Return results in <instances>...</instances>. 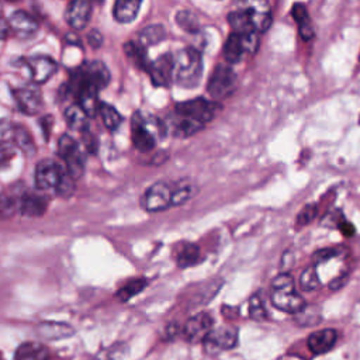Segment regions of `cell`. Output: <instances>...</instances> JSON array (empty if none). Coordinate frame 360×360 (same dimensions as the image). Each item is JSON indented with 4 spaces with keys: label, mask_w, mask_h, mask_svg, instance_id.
<instances>
[{
    "label": "cell",
    "mask_w": 360,
    "mask_h": 360,
    "mask_svg": "<svg viewBox=\"0 0 360 360\" xmlns=\"http://www.w3.org/2000/svg\"><path fill=\"white\" fill-rule=\"evenodd\" d=\"M228 22L235 34L243 37L256 32L252 21V15L249 8L246 10H235L228 14Z\"/></svg>",
    "instance_id": "44dd1931"
},
{
    "label": "cell",
    "mask_w": 360,
    "mask_h": 360,
    "mask_svg": "<svg viewBox=\"0 0 360 360\" xmlns=\"http://www.w3.org/2000/svg\"><path fill=\"white\" fill-rule=\"evenodd\" d=\"M34 84H42L48 82L56 72H58V63L51 56L46 55H37L30 56L24 59Z\"/></svg>",
    "instance_id": "7c38bea8"
},
{
    "label": "cell",
    "mask_w": 360,
    "mask_h": 360,
    "mask_svg": "<svg viewBox=\"0 0 360 360\" xmlns=\"http://www.w3.org/2000/svg\"><path fill=\"white\" fill-rule=\"evenodd\" d=\"M80 134H82V142H83L86 150H87L89 153H96V152H97V148H98L97 136L90 131V128L86 129V131H83V132H80Z\"/></svg>",
    "instance_id": "7bdbcfd3"
},
{
    "label": "cell",
    "mask_w": 360,
    "mask_h": 360,
    "mask_svg": "<svg viewBox=\"0 0 360 360\" xmlns=\"http://www.w3.org/2000/svg\"><path fill=\"white\" fill-rule=\"evenodd\" d=\"M148 281L145 278H135L128 281L127 284H124L118 291H117V297L120 301H128L132 297H135L136 294H139L145 287H146Z\"/></svg>",
    "instance_id": "836d02e7"
},
{
    "label": "cell",
    "mask_w": 360,
    "mask_h": 360,
    "mask_svg": "<svg viewBox=\"0 0 360 360\" xmlns=\"http://www.w3.org/2000/svg\"><path fill=\"white\" fill-rule=\"evenodd\" d=\"M10 34H11V28H10L8 20H6V18L0 14V39L8 38Z\"/></svg>",
    "instance_id": "7dc6e473"
},
{
    "label": "cell",
    "mask_w": 360,
    "mask_h": 360,
    "mask_svg": "<svg viewBox=\"0 0 360 360\" xmlns=\"http://www.w3.org/2000/svg\"><path fill=\"white\" fill-rule=\"evenodd\" d=\"M87 41H89V45H91V48L97 49L103 45V35L98 30H91L87 34Z\"/></svg>",
    "instance_id": "ee69618b"
},
{
    "label": "cell",
    "mask_w": 360,
    "mask_h": 360,
    "mask_svg": "<svg viewBox=\"0 0 360 360\" xmlns=\"http://www.w3.org/2000/svg\"><path fill=\"white\" fill-rule=\"evenodd\" d=\"M48 208V198L39 193H27L20 198V211L27 217H41Z\"/></svg>",
    "instance_id": "d6986e66"
},
{
    "label": "cell",
    "mask_w": 360,
    "mask_h": 360,
    "mask_svg": "<svg viewBox=\"0 0 360 360\" xmlns=\"http://www.w3.org/2000/svg\"><path fill=\"white\" fill-rule=\"evenodd\" d=\"M249 315L255 321H264L267 318L264 301L259 294H253L249 300Z\"/></svg>",
    "instance_id": "74e56055"
},
{
    "label": "cell",
    "mask_w": 360,
    "mask_h": 360,
    "mask_svg": "<svg viewBox=\"0 0 360 360\" xmlns=\"http://www.w3.org/2000/svg\"><path fill=\"white\" fill-rule=\"evenodd\" d=\"M98 112L101 115L104 127L110 131H115L122 122V115L118 112V110L114 105H111L108 103L101 101Z\"/></svg>",
    "instance_id": "f546056e"
},
{
    "label": "cell",
    "mask_w": 360,
    "mask_h": 360,
    "mask_svg": "<svg viewBox=\"0 0 360 360\" xmlns=\"http://www.w3.org/2000/svg\"><path fill=\"white\" fill-rule=\"evenodd\" d=\"M200 259V248L194 243H186L177 253L176 262L179 267H191Z\"/></svg>",
    "instance_id": "4dcf8cb0"
},
{
    "label": "cell",
    "mask_w": 360,
    "mask_h": 360,
    "mask_svg": "<svg viewBox=\"0 0 360 360\" xmlns=\"http://www.w3.org/2000/svg\"><path fill=\"white\" fill-rule=\"evenodd\" d=\"M124 52L127 53V56L139 68L148 72L150 62L148 60V55H146V49L142 48L138 42H125L124 44Z\"/></svg>",
    "instance_id": "f1b7e54d"
},
{
    "label": "cell",
    "mask_w": 360,
    "mask_h": 360,
    "mask_svg": "<svg viewBox=\"0 0 360 360\" xmlns=\"http://www.w3.org/2000/svg\"><path fill=\"white\" fill-rule=\"evenodd\" d=\"M204 349L208 353L233 349L238 345V329L232 325H224L212 329L202 340Z\"/></svg>",
    "instance_id": "30bf717a"
},
{
    "label": "cell",
    "mask_w": 360,
    "mask_h": 360,
    "mask_svg": "<svg viewBox=\"0 0 360 360\" xmlns=\"http://www.w3.org/2000/svg\"><path fill=\"white\" fill-rule=\"evenodd\" d=\"M52 124H53V120H52L51 115H45V117L41 118V129H42V134H44L45 139H48L49 135H51Z\"/></svg>",
    "instance_id": "f6af8a7d"
},
{
    "label": "cell",
    "mask_w": 360,
    "mask_h": 360,
    "mask_svg": "<svg viewBox=\"0 0 360 360\" xmlns=\"http://www.w3.org/2000/svg\"><path fill=\"white\" fill-rule=\"evenodd\" d=\"M10 131L13 136V145L18 148L25 156H34L37 152V146L30 131L22 125H11Z\"/></svg>",
    "instance_id": "7402d4cb"
},
{
    "label": "cell",
    "mask_w": 360,
    "mask_h": 360,
    "mask_svg": "<svg viewBox=\"0 0 360 360\" xmlns=\"http://www.w3.org/2000/svg\"><path fill=\"white\" fill-rule=\"evenodd\" d=\"M14 360H51V352L42 343L24 342L15 349Z\"/></svg>",
    "instance_id": "ffe728a7"
},
{
    "label": "cell",
    "mask_w": 360,
    "mask_h": 360,
    "mask_svg": "<svg viewBox=\"0 0 360 360\" xmlns=\"http://www.w3.org/2000/svg\"><path fill=\"white\" fill-rule=\"evenodd\" d=\"M176 22L181 30H184L186 32H190V34H197L201 27L198 17L194 13H191L190 10H180L176 14Z\"/></svg>",
    "instance_id": "d6a6232c"
},
{
    "label": "cell",
    "mask_w": 360,
    "mask_h": 360,
    "mask_svg": "<svg viewBox=\"0 0 360 360\" xmlns=\"http://www.w3.org/2000/svg\"><path fill=\"white\" fill-rule=\"evenodd\" d=\"M347 277H349V274L347 273H342V274H339L338 277H335L330 283H329V288L330 290H340L345 284H346V281H347Z\"/></svg>",
    "instance_id": "bcb514c9"
},
{
    "label": "cell",
    "mask_w": 360,
    "mask_h": 360,
    "mask_svg": "<svg viewBox=\"0 0 360 360\" xmlns=\"http://www.w3.org/2000/svg\"><path fill=\"white\" fill-rule=\"evenodd\" d=\"M20 208V200L7 193H0V221L8 219Z\"/></svg>",
    "instance_id": "d590c367"
},
{
    "label": "cell",
    "mask_w": 360,
    "mask_h": 360,
    "mask_svg": "<svg viewBox=\"0 0 360 360\" xmlns=\"http://www.w3.org/2000/svg\"><path fill=\"white\" fill-rule=\"evenodd\" d=\"M340 248H323L321 250H316L314 255H312V259L316 264L319 263H325L333 257H336L339 253H340Z\"/></svg>",
    "instance_id": "b9f144b4"
},
{
    "label": "cell",
    "mask_w": 360,
    "mask_h": 360,
    "mask_svg": "<svg viewBox=\"0 0 360 360\" xmlns=\"http://www.w3.org/2000/svg\"><path fill=\"white\" fill-rule=\"evenodd\" d=\"M141 7L139 0H118L114 3L112 15L118 22L127 24L136 18Z\"/></svg>",
    "instance_id": "603a6c76"
},
{
    "label": "cell",
    "mask_w": 360,
    "mask_h": 360,
    "mask_svg": "<svg viewBox=\"0 0 360 360\" xmlns=\"http://www.w3.org/2000/svg\"><path fill=\"white\" fill-rule=\"evenodd\" d=\"M173 187L166 181H156L146 188L141 198L143 210L149 212H158L169 208L172 205Z\"/></svg>",
    "instance_id": "9c48e42d"
},
{
    "label": "cell",
    "mask_w": 360,
    "mask_h": 360,
    "mask_svg": "<svg viewBox=\"0 0 360 360\" xmlns=\"http://www.w3.org/2000/svg\"><path fill=\"white\" fill-rule=\"evenodd\" d=\"M0 360H6V359H4V356L1 354V352H0Z\"/></svg>",
    "instance_id": "681fc988"
},
{
    "label": "cell",
    "mask_w": 360,
    "mask_h": 360,
    "mask_svg": "<svg viewBox=\"0 0 360 360\" xmlns=\"http://www.w3.org/2000/svg\"><path fill=\"white\" fill-rule=\"evenodd\" d=\"M65 18L73 30L76 31L83 30L91 18V4L84 0L70 1L66 7Z\"/></svg>",
    "instance_id": "2e32d148"
},
{
    "label": "cell",
    "mask_w": 360,
    "mask_h": 360,
    "mask_svg": "<svg viewBox=\"0 0 360 360\" xmlns=\"http://www.w3.org/2000/svg\"><path fill=\"white\" fill-rule=\"evenodd\" d=\"M165 38H166L165 27L162 24H152L139 31L138 44L146 49L148 46H153L162 42Z\"/></svg>",
    "instance_id": "d4e9b609"
},
{
    "label": "cell",
    "mask_w": 360,
    "mask_h": 360,
    "mask_svg": "<svg viewBox=\"0 0 360 360\" xmlns=\"http://www.w3.org/2000/svg\"><path fill=\"white\" fill-rule=\"evenodd\" d=\"M8 24H10L11 32H14L18 38H22V39L34 37L39 28V22L24 10H15L10 15Z\"/></svg>",
    "instance_id": "9a60e30c"
},
{
    "label": "cell",
    "mask_w": 360,
    "mask_h": 360,
    "mask_svg": "<svg viewBox=\"0 0 360 360\" xmlns=\"http://www.w3.org/2000/svg\"><path fill=\"white\" fill-rule=\"evenodd\" d=\"M58 155L65 163V170L70 177L77 180L84 172V155L80 150L77 141L73 136L63 134L58 139Z\"/></svg>",
    "instance_id": "5b68a950"
},
{
    "label": "cell",
    "mask_w": 360,
    "mask_h": 360,
    "mask_svg": "<svg viewBox=\"0 0 360 360\" xmlns=\"http://www.w3.org/2000/svg\"><path fill=\"white\" fill-rule=\"evenodd\" d=\"M338 228H339V231H340L345 236H352V235L356 232L354 225H352L350 222H347V221H345V219L339 222Z\"/></svg>",
    "instance_id": "c3c4849f"
},
{
    "label": "cell",
    "mask_w": 360,
    "mask_h": 360,
    "mask_svg": "<svg viewBox=\"0 0 360 360\" xmlns=\"http://www.w3.org/2000/svg\"><path fill=\"white\" fill-rule=\"evenodd\" d=\"M17 148L8 141H0V169H6L15 158Z\"/></svg>",
    "instance_id": "ab89813d"
},
{
    "label": "cell",
    "mask_w": 360,
    "mask_h": 360,
    "mask_svg": "<svg viewBox=\"0 0 360 360\" xmlns=\"http://www.w3.org/2000/svg\"><path fill=\"white\" fill-rule=\"evenodd\" d=\"M195 193H197V187L190 184V183L177 184L176 187H173L172 205H181V204H184L186 201L193 198Z\"/></svg>",
    "instance_id": "e575fe53"
},
{
    "label": "cell",
    "mask_w": 360,
    "mask_h": 360,
    "mask_svg": "<svg viewBox=\"0 0 360 360\" xmlns=\"http://www.w3.org/2000/svg\"><path fill=\"white\" fill-rule=\"evenodd\" d=\"M110 83V70L101 60L86 62L79 66L70 76L68 90L75 91L80 86H91L98 91Z\"/></svg>",
    "instance_id": "277c9868"
},
{
    "label": "cell",
    "mask_w": 360,
    "mask_h": 360,
    "mask_svg": "<svg viewBox=\"0 0 360 360\" xmlns=\"http://www.w3.org/2000/svg\"><path fill=\"white\" fill-rule=\"evenodd\" d=\"M148 73L155 86L167 87L173 82V56L170 53L160 55L150 62Z\"/></svg>",
    "instance_id": "5bb4252c"
},
{
    "label": "cell",
    "mask_w": 360,
    "mask_h": 360,
    "mask_svg": "<svg viewBox=\"0 0 360 360\" xmlns=\"http://www.w3.org/2000/svg\"><path fill=\"white\" fill-rule=\"evenodd\" d=\"M170 127L176 136H190V135L198 132L204 125L191 118H186V117L176 114V120H173L170 122Z\"/></svg>",
    "instance_id": "83f0119b"
},
{
    "label": "cell",
    "mask_w": 360,
    "mask_h": 360,
    "mask_svg": "<svg viewBox=\"0 0 360 360\" xmlns=\"http://www.w3.org/2000/svg\"><path fill=\"white\" fill-rule=\"evenodd\" d=\"M212 326H214V318L211 316V314L198 312L187 319L183 328V335L188 342L195 343V342L204 340L205 336L212 330Z\"/></svg>",
    "instance_id": "4fadbf2b"
},
{
    "label": "cell",
    "mask_w": 360,
    "mask_h": 360,
    "mask_svg": "<svg viewBox=\"0 0 360 360\" xmlns=\"http://www.w3.org/2000/svg\"><path fill=\"white\" fill-rule=\"evenodd\" d=\"M202 75L201 53L191 46L180 49L173 56V80L181 87H195Z\"/></svg>",
    "instance_id": "6da1fadb"
},
{
    "label": "cell",
    "mask_w": 360,
    "mask_h": 360,
    "mask_svg": "<svg viewBox=\"0 0 360 360\" xmlns=\"http://www.w3.org/2000/svg\"><path fill=\"white\" fill-rule=\"evenodd\" d=\"M249 11H250L253 27H255L256 32H266L271 25V14H270L269 8H266L263 6L262 10H259L257 6L255 4V6L249 7Z\"/></svg>",
    "instance_id": "1f68e13d"
},
{
    "label": "cell",
    "mask_w": 360,
    "mask_h": 360,
    "mask_svg": "<svg viewBox=\"0 0 360 360\" xmlns=\"http://www.w3.org/2000/svg\"><path fill=\"white\" fill-rule=\"evenodd\" d=\"M219 108L221 107L217 103L208 101L204 97H197L193 100L177 103L174 107L177 115L191 118L202 125L205 122H210L215 117V114Z\"/></svg>",
    "instance_id": "52a82bcc"
},
{
    "label": "cell",
    "mask_w": 360,
    "mask_h": 360,
    "mask_svg": "<svg viewBox=\"0 0 360 360\" xmlns=\"http://www.w3.org/2000/svg\"><path fill=\"white\" fill-rule=\"evenodd\" d=\"M0 14H1V6H0Z\"/></svg>",
    "instance_id": "f907efd6"
},
{
    "label": "cell",
    "mask_w": 360,
    "mask_h": 360,
    "mask_svg": "<svg viewBox=\"0 0 360 360\" xmlns=\"http://www.w3.org/2000/svg\"><path fill=\"white\" fill-rule=\"evenodd\" d=\"M321 280L315 266L307 267L300 276V287L302 291H314L319 287Z\"/></svg>",
    "instance_id": "8d00e7d4"
},
{
    "label": "cell",
    "mask_w": 360,
    "mask_h": 360,
    "mask_svg": "<svg viewBox=\"0 0 360 360\" xmlns=\"http://www.w3.org/2000/svg\"><path fill=\"white\" fill-rule=\"evenodd\" d=\"M245 52L243 48V42H242V37L232 32L224 45V58L226 59V62L229 63H236L242 59V55Z\"/></svg>",
    "instance_id": "4316f807"
},
{
    "label": "cell",
    "mask_w": 360,
    "mask_h": 360,
    "mask_svg": "<svg viewBox=\"0 0 360 360\" xmlns=\"http://www.w3.org/2000/svg\"><path fill=\"white\" fill-rule=\"evenodd\" d=\"M13 97L21 112L27 115H35L44 108L42 93L35 86H24L13 90Z\"/></svg>",
    "instance_id": "8fae6325"
},
{
    "label": "cell",
    "mask_w": 360,
    "mask_h": 360,
    "mask_svg": "<svg viewBox=\"0 0 360 360\" xmlns=\"http://www.w3.org/2000/svg\"><path fill=\"white\" fill-rule=\"evenodd\" d=\"M236 87V75L228 65H217L207 83L210 96L215 100L228 97Z\"/></svg>",
    "instance_id": "ba28073f"
},
{
    "label": "cell",
    "mask_w": 360,
    "mask_h": 360,
    "mask_svg": "<svg viewBox=\"0 0 360 360\" xmlns=\"http://www.w3.org/2000/svg\"><path fill=\"white\" fill-rule=\"evenodd\" d=\"M318 214V207L315 204H307L301 211L300 214L297 215V226H305L308 222H311Z\"/></svg>",
    "instance_id": "60d3db41"
},
{
    "label": "cell",
    "mask_w": 360,
    "mask_h": 360,
    "mask_svg": "<svg viewBox=\"0 0 360 360\" xmlns=\"http://www.w3.org/2000/svg\"><path fill=\"white\" fill-rule=\"evenodd\" d=\"M68 176V172L55 159H42L35 167V186L41 191L56 190Z\"/></svg>",
    "instance_id": "8992f818"
},
{
    "label": "cell",
    "mask_w": 360,
    "mask_h": 360,
    "mask_svg": "<svg viewBox=\"0 0 360 360\" xmlns=\"http://www.w3.org/2000/svg\"><path fill=\"white\" fill-rule=\"evenodd\" d=\"M270 298L271 304L277 309L294 315L302 311V308L307 305L302 295L295 290L294 278L287 273H281L273 278Z\"/></svg>",
    "instance_id": "7a4b0ae2"
},
{
    "label": "cell",
    "mask_w": 360,
    "mask_h": 360,
    "mask_svg": "<svg viewBox=\"0 0 360 360\" xmlns=\"http://www.w3.org/2000/svg\"><path fill=\"white\" fill-rule=\"evenodd\" d=\"M65 120L73 131L83 132L89 129V117L84 114V111L77 104H70L65 110Z\"/></svg>",
    "instance_id": "484cf974"
},
{
    "label": "cell",
    "mask_w": 360,
    "mask_h": 360,
    "mask_svg": "<svg viewBox=\"0 0 360 360\" xmlns=\"http://www.w3.org/2000/svg\"><path fill=\"white\" fill-rule=\"evenodd\" d=\"M37 335L44 340H60L68 339L75 335V328L66 322L44 321L35 328Z\"/></svg>",
    "instance_id": "e0dca14e"
},
{
    "label": "cell",
    "mask_w": 360,
    "mask_h": 360,
    "mask_svg": "<svg viewBox=\"0 0 360 360\" xmlns=\"http://www.w3.org/2000/svg\"><path fill=\"white\" fill-rule=\"evenodd\" d=\"M336 340H338V332L330 328L312 332L307 339L308 347L314 354H323L329 352L335 346Z\"/></svg>",
    "instance_id": "ac0fdd59"
},
{
    "label": "cell",
    "mask_w": 360,
    "mask_h": 360,
    "mask_svg": "<svg viewBox=\"0 0 360 360\" xmlns=\"http://www.w3.org/2000/svg\"><path fill=\"white\" fill-rule=\"evenodd\" d=\"M291 14L298 25V31H300V35L304 41H308L314 37V28H312V24H311V18L308 15V11L305 8L304 4L301 3H295L292 6V10H291Z\"/></svg>",
    "instance_id": "cb8c5ba5"
},
{
    "label": "cell",
    "mask_w": 360,
    "mask_h": 360,
    "mask_svg": "<svg viewBox=\"0 0 360 360\" xmlns=\"http://www.w3.org/2000/svg\"><path fill=\"white\" fill-rule=\"evenodd\" d=\"M295 315H297V322L301 323V325H305V323H307V319H309V321H308V325H315V323H318V322L321 321V318H322L316 307H308V305H305V307L302 308V311H300V312L295 314Z\"/></svg>",
    "instance_id": "f35d334b"
},
{
    "label": "cell",
    "mask_w": 360,
    "mask_h": 360,
    "mask_svg": "<svg viewBox=\"0 0 360 360\" xmlns=\"http://www.w3.org/2000/svg\"><path fill=\"white\" fill-rule=\"evenodd\" d=\"M166 132L165 124L155 117H145L141 111L132 115L131 121V138L134 146L139 152H149L156 145V135Z\"/></svg>",
    "instance_id": "3957f363"
}]
</instances>
